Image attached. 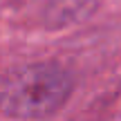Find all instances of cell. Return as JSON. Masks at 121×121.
Here are the masks:
<instances>
[{"instance_id": "cell-1", "label": "cell", "mask_w": 121, "mask_h": 121, "mask_svg": "<svg viewBox=\"0 0 121 121\" xmlns=\"http://www.w3.org/2000/svg\"><path fill=\"white\" fill-rule=\"evenodd\" d=\"M72 78L58 65L36 63L9 72L0 81V112L22 119H43L67 101Z\"/></svg>"}]
</instances>
